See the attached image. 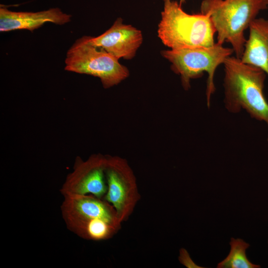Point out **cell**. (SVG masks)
Here are the masks:
<instances>
[{
    "label": "cell",
    "mask_w": 268,
    "mask_h": 268,
    "mask_svg": "<svg viewBox=\"0 0 268 268\" xmlns=\"http://www.w3.org/2000/svg\"><path fill=\"white\" fill-rule=\"evenodd\" d=\"M223 65L226 110L232 113L244 110L252 118L265 122L268 127V102L264 93L266 73L236 57L227 58Z\"/></svg>",
    "instance_id": "cell-1"
},
{
    "label": "cell",
    "mask_w": 268,
    "mask_h": 268,
    "mask_svg": "<svg viewBox=\"0 0 268 268\" xmlns=\"http://www.w3.org/2000/svg\"><path fill=\"white\" fill-rule=\"evenodd\" d=\"M62 217L69 230L79 237L94 241L109 239L121 229L114 207L93 195L64 196Z\"/></svg>",
    "instance_id": "cell-2"
},
{
    "label": "cell",
    "mask_w": 268,
    "mask_h": 268,
    "mask_svg": "<svg viewBox=\"0 0 268 268\" xmlns=\"http://www.w3.org/2000/svg\"><path fill=\"white\" fill-rule=\"evenodd\" d=\"M163 1L157 33L165 46L175 49L214 45L216 30L208 13L190 14L176 1Z\"/></svg>",
    "instance_id": "cell-3"
},
{
    "label": "cell",
    "mask_w": 268,
    "mask_h": 268,
    "mask_svg": "<svg viewBox=\"0 0 268 268\" xmlns=\"http://www.w3.org/2000/svg\"><path fill=\"white\" fill-rule=\"evenodd\" d=\"M268 8V0H203L201 10L208 13L217 33V43L228 42L237 58L242 56L244 31L259 12Z\"/></svg>",
    "instance_id": "cell-4"
},
{
    "label": "cell",
    "mask_w": 268,
    "mask_h": 268,
    "mask_svg": "<svg viewBox=\"0 0 268 268\" xmlns=\"http://www.w3.org/2000/svg\"><path fill=\"white\" fill-rule=\"evenodd\" d=\"M215 43L210 47L184 48L161 51V55L171 64V69L181 78L183 87L188 90L193 79L208 74L206 96L207 106H210L211 95L215 90L214 77L217 67L234 52L232 48Z\"/></svg>",
    "instance_id": "cell-5"
},
{
    "label": "cell",
    "mask_w": 268,
    "mask_h": 268,
    "mask_svg": "<svg viewBox=\"0 0 268 268\" xmlns=\"http://www.w3.org/2000/svg\"><path fill=\"white\" fill-rule=\"evenodd\" d=\"M103 48L94 45L91 36L77 39L67 53L66 70L98 77L105 89L118 85L130 75L128 68Z\"/></svg>",
    "instance_id": "cell-6"
},
{
    "label": "cell",
    "mask_w": 268,
    "mask_h": 268,
    "mask_svg": "<svg viewBox=\"0 0 268 268\" xmlns=\"http://www.w3.org/2000/svg\"><path fill=\"white\" fill-rule=\"evenodd\" d=\"M106 157L107 191L104 199L114 207L122 223L132 214L140 196L134 171L127 161L117 156Z\"/></svg>",
    "instance_id": "cell-7"
},
{
    "label": "cell",
    "mask_w": 268,
    "mask_h": 268,
    "mask_svg": "<svg viewBox=\"0 0 268 268\" xmlns=\"http://www.w3.org/2000/svg\"><path fill=\"white\" fill-rule=\"evenodd\" d=\"M106 155L93 154L86 160L76 159L73 170L68 175L60 191L63 196L93 195L103 199L107 191Z\"/></svg>",
    "instance_id": "cell-8"
},
{
    "label": "cell",
    "mask_w": 268,
    "mask_h": 268,
    "mask_svg": "<svg viewBox=\"0 0 268 268\" xmlns=\"http://www.w3.org/2000/svg\"><path fill=\"white\" fill-rule=\"evenodd\" d=\"M91 41L118 60H131L141 46L143 36L140 30L124 24L122 18L119 17L105 32L97 37H91Z\"/></svg>",
    "instance_id": "cell-9"
},
{
    "label": "cell",
    "mask_w": 268,
    "mask_h": 268,
    "mask_svg": "<svg viewBox=\"0 0 268 268\" xmlns=\"http://www.w3.org/2000/svg\"><path fill=\"white\" fill-rule=\"evenodd\" d=\"M71 18V15L64 13L57 7L37 12H28L11 11L1 7L0 31L16 30L33 31L47 22L64 25L70 22Z\"/></svg>",
    "instance_id": "cell-10"
},
{
    "label": "cell",
    "mask_w": 268,
    "mask_h": 268,
    "mask_svg": "<svg viewBox=\"0 0 268 268\" xmlns=\"http://www.w3.org/2000/svg\"><path fill=\"white\" fill-rule=\"evenodd\" d=\"M249 28V37L240 59L260 68L268 76V19L257 18Z\"/></svg>",
    "instance_id": "cell-11"
},
{
    "label": "cell",
    "mask_w": 268,
    "mask_h": 268,
    "mask_svg": "<svg viewBox=\"0 0 268 268\" xmlns=\"http://www.w3.org/2000/svg\"><path fill=\"white\" fill-rule=\"evenodd\" d=\"M230 250L227 256L217 266V268H259V265L252 263L248 258L246 250L250 244L243 239L231 238Z\"/></svg>",
    "instance_id": "cell-12"
},
{
    "label": "cell",
    "mask_w": 268,
    "mask_h": 268,
    "mask_svg": "<svg viewBox=\"0 0 268 268\" xmlns=\"http://www.w3.org/2000/svg\"><path fill=\"white\" fill-rule=\"evenodd\" d=\"M179 260L182 265L188 268H201L196 264L192 260L189 253L184 248H181L180 250V255Z\"/></svg>",
    "instance_id": "cell-13"
},
{
    "label": "cell",
    "mask_w": 268,
    "mask_h": 268,
    "mask_svg": "<svg viewBox=\"0 0 268 268\" xmlns=\"http://www.w3.org/2000/svg\"><path fill=\"white\" fill-rule=\"evenodd\" d=\"M186 1V0H180V4H181L182 3Z\"/></svg>",
    "instance_id": "cell-14"
},
{
    "label": "cell",
    "mask_w": 268,
    "mask_h": 268,
    "mask_svg": "<svg viewBox=\"0 0 268 268\" xmlns=\"http://www.w3.org/2000/svg\"></svg>",
    "instance_id": "cell-15"
}]
</instances>
